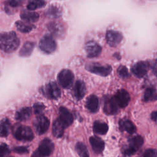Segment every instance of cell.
<instances>
[{"label":"cell","mask_w":157,"mask_h":157,"mask_svg":"<svg viewBox=\"0 0 157 157\" xmlns=\"http://www.w3.org/2000/svg\"><path fill=\"white\" fill-rule=\"evenodd\" d=\"M33 124L36 133L39 135H42L48 130L50 122L46 117L42 115H37L34 120Z\"/></svg>","instance_id":"52a82bcc"},{"label":"cell","mask_w":157,"mask_h":157,"mask_svg":"<svg viewBox=\"0 0 157 157\" xmlns=\"http://www.w3.org/2000/svg\"><path fill=\"white\" fill-rule=\"evenodd\" d=\"M59 117L58 119L63 124L64 128L69 126L73 122L74 118L72 113L64 107H61L59 109Z\"/></svg>","instance_id":"5bb4252c"},{"label":"cell","mask_w":157,"mask_h":157,"mask_svg":"<svg viewBox=\"0 0 157 157\" xmlns=\"http://www.w3.org/2000/svg\"><path fill=\"white\" fill-rule=\"evenodd\" d=\"M90 142L93 150L96 154L101 153L104 149V142L98 136H92L90 138Z\"/></svg>","instance_id":"e0dca14e"},{"label":"cell","mask_w":157,"mask_h":157,"mask_svg":"<svg viewBox=\"0 0 157 157\" xmlns=\"http://www.w3.org/2000/svg\"><path fill=\"white\" fill-rule=\"evenodd\" d=\"M144 144V139L140 135L134 136L129 140V146L124 150V154L127 156L134 155Z\"/></svg>","instance_id":"ba28073f"},{"label":"cell","mask_w":157,"mask_h":157,"mask_svg":"<svg viewBox=\"0 0 157 157\" xmlns=\"http://www.w3.org/2000/svg\"><path fill=\"white\" fill-rule=\"evenodd\" d=\"M37 150L43 157H47L52 153L54 150V144L50 139L45 138L40 142Z\"/></svg>","instance_id":"9c48e42d"},{"label":"cell","mask_w":157,"mask_h":157,"mask_svg":"<svg viewBox=\"0 0 157 157\" xmlns=\"http://www.w3.org/2000/svg\"><path fill=\"white\" fill-rule=\"evenodd\" d=\"M156 90L154 87L148 88L144 95V100L146 102L155 101L156 100Z\"/></svg>","instance_id":"83f0119b"},{"label":"cell","mask_w":157,"mask_h":157,"mask_svg":"<svg viewBox=\"0 0 157 157\" xmlns=\"http://www.w3.org/2000/svg\"><path fill=\"white\" fill-rule=\"evenodd\" d=\"M86 107L92 113L97 112L99 109V102L98 97L94 94L90 95L86 99Z\"/></svg>","instance_id":"ac0fdd59"},{"label":"cell","mask_w":157,"mask_h":157,"mask_svg":"<svg viewBox=\"0 0 157 157\" xmlns=\"http://www.w3.org/2000/svg\"><path fill=\"white\" fill-rule=\"evenodd\" d=\"M45 4L44 0H29L27 4V9L29 10H34L44 7Z\"/></svg>","instance_id":"f1b7e54d"},{"label":"cell","mask_w":157,"mask_h":157,"mask_svg":"<svg viewBox=\"0 0 157 157\" xmlns=\"http://www.w3.org/2000/svg\"><path fill=\"white\" fill-rule=\"evenodd\" d=\"M20 18L25 21L34 23L39 20V15L32 10H23L20 13Z\"/></svg>","instance_id":"44dd1931"},{"label":"cell","mask_w":157,"mask_h":157,"mask_svg":"<svg viewBox=\"0 0 157 157\" xmlns=\"http://www.w3.org/2000/svg\"><path fill=\"white\" fill-rule=\"evenodd\" d=\"M75 150L80 157H90L86 145L82 142H77L75 145Z\"/></svg>","instance_id":"4dcf8cb0"},{"label":"cell","mask_w":157,"mask_h":157,"mask_svg":"<svg viewBox=\"0 0 157 157\" xmlns=\"http://www.w3.org/2000/svg\"><path fill=\"white\" fill-rule=\"evenodd\" d=\"M10 153L9 148L7 144H2L0 145V157H4Z\"/></svg>","instance_id":"e575fe53"},{"label":"cell","mask_w":157,"mask_h":157,"mask_svg":"<svg viewBox=\"0 0 157 157\" xmlns=\"http://www.w3.org/2000/svg\"><path fill=\"white\" fill-rule=\"evenodd\" d=\"M13 151L19 154L26 153L28 152V150L25 147H17L13 149Z\"/></svg>","instance_id":"8d00e7d4"},{"label":"cell","mask_w":157,"mask_h":157,"mask_svg":"<svg viewBox=\"0 0 157 157\" xmlns=\"http://www.w3.org/2000/svg\"><path fill=\"white\" fill-rule=\"evenodd\" d=\"M25 0H7L5 3V9L7 12L10 13V11L12 9L17 8L21 6Z\"/></svg>","instance_id":"f546056e"},{"label":"cell","mask_w":157,"mask_h":157,"mask_svg":"<svg viewBox=\"0 0 157 157\" xmlns=\"http://www.w3.org/2000/svg\"><path fill=\"white\" fill-rule=\"evenodd\" d=\"M156 117H157V113H156V111H154L151 113V118L153 121H156Z\"/></svg>","instance_id":"f35d334b"},{"label":"cell","mask_w":157,"mask_h":157,"mask_svg":"<svg viewBox=\"0 0 157 157\" xmlns=\"http://www.w3.org/2000/svg\"><path fill=\"white\" fill-rule=\"evenodd\" d=\"M120 129L121 131H126L129 134H133L136 131L134 124L128 119H122L119 121Z\"/></svg>","instance_id":"ffe728a7"},{"label":"cell","mask_w":157,"mask_h":157,"mask_svg":"<svg viewBox=\"0 0 157 157\" xmlns=\"http://www.w3.org/2000/svg\"><path fill=\"white\" fill-rule=\"evenodd\" d=\"M43 95L50 99H57L61 96V91L55 82H52L41 88Z\"/></svg>","instance_id":"5b68a950"},{"label":"cell","mask_w":157,"mask_h":157,"mask_svg":"<svg viewBox=\"0 0 157 157\" xmlns=\"http://www.w3.org/2000/svg\"><path fill=\"white\" fill-rule=\"evenodd\" d=\"M14 137L18 140L31 141L34 138V134L32 129L27 126L16 124L13 128Z\"/></svg>","instance_id":"7a4b0ae2"},{"label":"cell","mask_w":157,"mask_h":157,"mask_svg":"<svg viewBox=\"0 0 157 157\" xmlns=\"http://www.w3.org/2000/svg\"><path fill=\"white\" fill-rule=\"evenodd\" d=\"M15 26L19 31L23 33H29L34 28V26L31 23L23 21H17L15 23Z\"/></svg>","instance_id":"484cf974"},{"label":"cell","mask_w":157,"mask_h":157,"mask_svg":"<svg viewBox=\"0 0 157 157\" xmlns=\"http://www.w3.org/2000/svg\"><path fill=\"white\" fill-rule=\"evenodd\" d=\"M47 15L48 17H52L54 18L58 17L60 16V12L59 9L56 7H51L48 8V9L47 11Z\"/></svg>","instance_id":"1f68e13d"},{"label":"cell","mask_w":157,"mask_h":157,"mask_svg":"<svg viewBox=\"0 0 157 157\" xmlns=\"http://www.w3.org/2000/svg\"><path fill=\"white\" fill-rule=\"evenodd\" d=\"M34 46H35V44L33 42H25L19 52L20 56H23V57L30 56L33 51Z\"/></svg>","instance_id":"d4e9b609"},{"label":"cell","mask_w":157,"mask_h":157,"mask_svg":"<svg viewBox=\"0 0 157 157\" xmlns=\"http://www.w3.org/2000/svg\"><path fill=\"white\" fill-rule=\"evenodd\" d=\"M93 131L97 134L104 135L105 134L109 129V126L107 123L101 121H95L93 126Z\"/></svg>","instance_id":"603a6c76"},{"label":"cell","mask_w":157,"mask_h":157,"mask_svg":"<svg viewBox=\"0 0 157 157\" xmlns=\"http://www.w3.org/2000/svg\"><path fill=\"white\" fill-rule=\"evenodd\" d=\"M20 45V40L13 31L0 33V48L6 53L15 51Z\"/></svg>","instance_id":"6da1fadb"},{"label":"cell","mask_w":157,"mask_h":157,"mask_svg":"<svg viewBox=\"0 0 157 157\" xmlns=\"http://www.w3.org/2000/svg\"><path fill=\"white\" fill-rule=\"evenodd\" d=\"M118 75L123 78H126L129 77V73L126 66L121 65L118 67L117 69Z\"/></svg>","instance_id":"d6a6232c"},{"label":"cell","mask_w":157,"mask_h":157,"mask_svg":"<svg viewBox=\"0 0 157 157\" xmlns=\"http://www.w3.org/2000/svg\"><path fill=\"white\" fill-rule=\"evenodd\" d=\"M31 113L32 110L30 107H23L16 112L15 118L18 121H25L30 118Z\"/></svg>","instance_id":"7402d4cb"},{"label":"cell","mask_w":157,"mask_h":157,"mask_svg":"<svg viewBox=\"0 0 157 157\" xmlns=\"http://www.w3.org/2000/svg\"><path fill=\"white\" fill-rule=\"evenodd\" d=\"M39 47L40 50L44 53L50 54L56 50V43L51 35L46 34L40 39Z\"/></svg>","instance_id":"3957f363"},{"label":"cell","mask_w":157,"mask_h":157,"mask_svg":"<svg viewBox=\"0 0 157 157\" xmlns=\"http://www.w3.org/2000/svg\"><path fill=\"white\" fill-rule=\"evenodd\" d=\"M85 50L86 51L87 57L95 58L100 55L102 48L96 42L94 41H89L85 44Z\"/></svg>","instance_id":"7c38bea8"},{"label":"cell","mask_w":157,"mask_h":157,"mask_svg":"<svg viewBox=\"0 0 157 157\" xmlns=\"http://www.w3.org/2000/svg\"><path fill=\"white\" fill-rule=\"evenodd\" d=\"M10 123L7 118H4L0 121V136L7 137L9 133Z\"/></svg>","instance_id":"4316f807"},{"label":"cell","mask_w":157,"mask_h":157,"mask_svg":"<svg viewBox=\"0 0 157 157\" xmlns=\"http://www.w3.org/2000/svg\"><path fill=\"white\" fill-rule=\"evenodd\" d=\"M49 31L55 36L60 37L65 32L64 28L62 24L58 22H52L48 25Z\"/></svg>","instance_id":"d6986e66"},{"label":"cell","mask_w":157,"mask_h":157,"mask_svg":"<svg viewBox=\"0 0 157 157\" xmlns=\"http://www.w3.org/2000/svg\"><path fill=\"white\" fill-rule=\"evenodd\" d=\"M85 68L88 71L102 77L107 76L112 71L110 65H102L97 63H88L85 66Z\"/></svg>","instance_id":"277c9868"},{"label":"cell","mask_w":157,"mask_h":157,"mask_svg":"<svg viewBox=\"0 0 157 157\" xmlns=\"http://www.w3.org/2000/svg\"><path fill=\"white\" fill-rule=\"evenodd\" d=\"M117 104L121 108L126 107L130 101L129 93L124 89H120L117 91L113 97Z\"/></svg>","instance_id":"30bf717a"},{"label":"cell","mask_w":157,"mask_h":157,"mask_svg":"<svg viewBox=\"0 0 157 157\" xmlns=\"http://www.w3.org/2000/svg\"><path fill=\"white\" fill-rule=\"evenodd\" d=\"M65 129L63 124L57 118L53 123L52 126V132L53 136L56 138L61 137L64 134V129Z\"/></svg>","instance_id":"cb8c5ba5"},{"label":"cell","mask_w":157,"mask_h":157,"mask_svg":"<svg viewBox=\"0 0 157 157\" xmlns=\"http://www.w3.org/2000/svg\"><path fill=\"white\" fill-rule=\"evenodd\" d=\"M104 112L107 115L115 114L118 111V105L117 104L113 97L107 96L104 102Z\"/></svg>","instance_id":"9a60e30c"},{"label":"cell","mask_w":157,"mask_h":157,"mask_svg":"<svg viewBox=\"0 0 157 157\" xmlns=\"http://www.w3.org/2000/svg\"><path fill=\"white\" fill-rule=\"evenodd\" d=\"M86 91V90L85 83L82 80L76 81L73 88V93L74 96L77 100H80L84 97Z\"/></svg>","instance_id":"2e32d148"},{"label":"cell","mask_w":157,"mask_h":157,"mask_svg":"<svg viewBox=\"0 0 157 157\" xmlns=\"http://www.w3.org/2000/svg\"><path fill=\"white\" fill-rule=\"evenodd\" d=\"M106 42L110 47L117 46L123 39V35L121 33L114 31L109 30L107 31L105 36Z\"/></svg>","instance_id":"8fae6325"},{"label":"cell","mask_w":157,"mask_h":157,"mask_svg":"<svg viewBox=\"0 0 157 157\" xmlns=\"http://www.w3.org/2000/svg\"><path fill=\"white\" fill-rule=\"evenodd\" d=\"M31 157H43L40 153L37 151V150H36L35 151H34L31 155Z\"/></svg>","instance_id":"74e56055"},{"label":"cell","mask_w":157,"mask_h":157,"mask_svg":"<svg viewBox=\"0 0 157 157\" xmlns=\"http://www.w3.org/2000/svg\"><path fill=\"white\" fill-rule=\"evenodd\" d=\"M149 65L147 62L139 61L135 63L131 67L132 74L139 78L143 77L148 72Z\"/></svg>","instance_id":"4fadbf2b"},{"label":"cell","mask_w":157,"mask_h":157,"mask_svg":"<svg viewBox=\"0 0 157 157\" xmlns=\"http://www.w3.org/2000/svg\"><path fill=\"white\" fill-rule=\"evenodd\" d=\"M58 79L63 88H69L73 83L74 75L71 70L64 69L61 70L58 74Z\"/></svg>","instance_id":"8992f818"},{"label":"cell","mask_w":157,"mask_h":157,"mask_svg":"<svg viewBox=\"0 0 157 157\" xmlns=\"http://www.w3.org/2000/svg\"><path fill=\"white\" fill-rule=\"evenodd\" d=\"M33 108H34V113L37 115H42V113L44 112L45 109V106L43 104L40 102H37L34 104Z\"/></svg>","instance_id":"836d02e7"},{"label":"cell","mask_w":157,"mask_h":157,"mask_svg":"<svg viewBox=\"0 0 157 157\" xmlns=\"http://www.w3.org/2000/svg\"><path fill=\"white\" fill-rule=\"evenodd\" d=\"M144 157H157L156 149H147L144 153Z\"/></svg>","instance_id":"d590c367"}]
</instances>
